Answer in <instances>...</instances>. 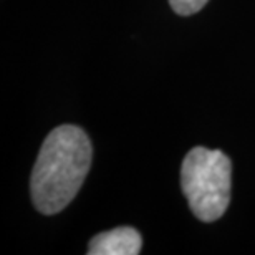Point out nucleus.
<instances>
[{
	"instance_id": "obj_1",
	"label": "nucleus",
	"mask_w": 255,
	"mask_h": 255,
	"mask_svg": "<svg viewBox=\"0 0 255 255\" xmlns=\"http://www.w3.org/2000/svg\"><path fill=\"white\" fill-rule=\"evenodd\" d=\"M93 146L78 126H58L45 137L35 161L30 192L32 202L45 216L68 206L78 194L91 166Z\"/></svg>"
},
{
	"instance_id": "obj_2",
	"label": "nucleus",
	"mask_w": 255,
	"mask_h": 255,
	"mask_svg": "<svg viewBox=\"0 0 255 255\" xmlns=\"http://www.w3.org/2000/svg\"><path fill=\"white\" fill-rule=\"evenodd\" d=\"M181 187L199 221H217L231 202L232 162L229 156L219 149L192 147L182 161Z\"/></svg>"
},
{
	"instance_id": "obj_3",
	"label": "nucleus",
	"mask_w": 255,
	"mask_h": 255,
	"mask_svg": "<svg viewBox=\"0 0 255 255\" xmlns=\"http://www.w3.org/2000/svg\"><path fill=\"white\" fill-rule=\"evenodd\" d=\"M141 234L132 227H116L101 232L90 241V255H137L141 252Z\"/></svg>"
},
{
	"instance_id": "obj_4",
	"label": "nucleus",
	"mask_w": 255,
	"mask_h": 255,
	"mask_svg": "<svg viewBox=\"0 0 255 255\" xmlns=\"http://www.w3.org/2000/svg\"><path fill=\"white\" fill-rule=\"evenodd\" d=\"M209 0H169L172 10L177 15H192L197 13L204 5H206Z\"/></svg>"
}]
</instances>
